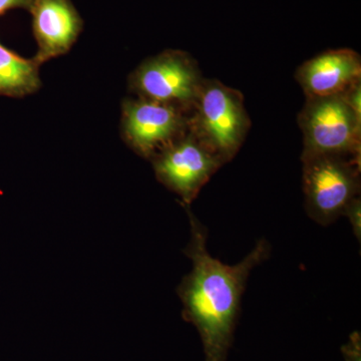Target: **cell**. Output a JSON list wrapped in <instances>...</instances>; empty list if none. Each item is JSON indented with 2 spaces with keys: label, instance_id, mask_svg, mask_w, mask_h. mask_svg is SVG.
I'll list each match as a JSON object with an SVG mask.
<instances>
[{
  "label": "cell",
  "instance_id": "obj_12",
  "mask_svg": "<svg viewBox=\"0 0 361 361\" xmlns=\"http://www.w3.org/2000/svg\"><path fill=\"white\" fill-rule=\"evenodd\" d=\"M345 361H361V336L360 331H355L349 336L348 341L341 348Z\"/></svg>",
  "mask_w": 361,
  "mask_h": 361
},
{
  "label": "cell",
  "instance_id": "obj_1",
  "mask_svg": "<svg viewBox=\"0 0 361 361\" xmlns=\"http://www.w3.org/2000/svg\"><path fill=\"white\" fill-rule=\"evenodd\" d=\"M183 207L190 224L184 254L192 261L191 271L177 288L183 318L199 332L205 361H226L234 341L247 282L252 271L269 259L272 247L268 240L260 239L239 263L225 264L208 250L206 226L190 206Z\"/></svg>",
  "mask_w": 361,
  "mask_h": 361
},
{
  "label": "cell",
  "instance_id": "obj_9",
  "mask_svg": "<svg viewBox=\"0 0 361 361\" xmlns=\"http://www.w3.org/2000/svg\"><path fill=\"white\" fill-rule=\"evenodd\" d=\"M295 78L306 97L344 94L360 82V54L348 49L323 52L299 66Z\"/></svg>",
  "mask_w": 361,
  "mask_h": 361
},
{
  "label": "cell",
  "instance_id": "obj_5",
  "mask_svg": "<svg viewBox=\"0 0 361 361\" xmlns=\"http://www.w3.org/2000/svg\"><path fill=\"white\" fill-rule=\"evenodd\" d=\"M203 80L190 54L166 51L144 61L133 73L130 84L142 99L173 104L191 113Z\"/></svg>",
  "mask_w": 361,
  "mask_h": 361
},
{
  "label": "cell",
  "instance_id": "obj_7",
  "mask_svg": "<svg viewBox=\"0 0 361 361\" xmlns=\"http://www.w3.org/2000/svg\"><path fill=\"white\" fill-rule=\"evenodd\" d=\"M173 104L142 99L123 104L122 130L125 141L135 153L152 160L189 129V118Z\"/></svg>",
  "mask_w": 361,
  "mask_h": 361
},
{
  "label": "cell",
  "instance_id": "obj_2",
  "mask_svg": "<svg viewBox=\"0 0 361 361\" xmlns=\"http://www.w3.org/2000/svg\"><path fill=\"white\" fill-rule=\"evenodd\" d=\"M250 126L239 90L219 80H203L191 110L189 129L223 165L237 155Z\"/></svg>",
  "mask_w": 361,
  "mask_h": 361
},
{
  "label": "cell",
  "instance_id": "obj_10",
  "mask_svg": "<svg viewBox=\"0 0 361 361\" xmlns=\"http://www.w3.org/2000/svg\"><path fill=\"white\" fill-rule=\"evenodd\" d=\"M39 66L0 44V96L21 97L33 94L42 85Z\"/></svg>",
  "mask_w": 361,
  "mask_h": 361
},
{
  "label": "cell",
  "instance_id": "obj_6",
  "mask_svg": "<svg viewBox=\"0 0 361 361\" xmlns=\"http://www.w3.org/2000/svg\"><path fill=\"white\" fill-rule=\"evenodd\" d=\"M151 161L157 179L180 197L183 206L191 205L223 166L190 129Z\"/></svg>",
  "mask_w": 361,
  "mask_h": 361
},
{
  "label": "cell",
  "instance_id": "obj_13",
  "mask_svg": "<svg viewBox=\"0 0 361 361\" xmlns=\"http://www.w3.org/2000/svg\"><path fill=\"white\" fill-rule=\"evenodd\" d=\"M343 94L351 110L355 114L356 118L361 121V84L360 82L351 85Z\"/></svg>",
  "mask_w": 361,
  "mask_h": 361
},
{
  "label": "cell",
  "instance_id": "obj_11",
  "mask_svg": "<svg viewBox=\"0 0 361 361\" xmlns=\"http://www.w3.org/2000/svg\"><path fill=\"white\" fill-rule=\"evenodd\" d=\"M343 216L348 217L358 243L361 241V200L360 197H356L349 203L344 211Z\"/></svg>",
  "mask_w": 361,
  "mask_h": 361
},
{
  "label": "cell",
  "instance_id": "obj_8",
  "mask_svg": "<svg viewBox=\"0 0 361 361\" xmlns=\"http://www.w3.org/2000/svg\"><path fill=\"white\" fill-rule=\"evenodd\" d=\"M27 9L39 45L33 58L37 65L70 51L84 25L71 0H30Z\"/></svg>",
  "mask_w": 361,
  "mask_h": 361
},
{
  "label": "cell",
  "instance_id": "obj_3",
  "mask_svg": "<svg viewBox=\"0 0 361 361\" xmlns=\"http://www.w3.org/2000/svg\"><path fill=\"white\" fill-rule=\"evenodd\" d=\"M301 161L306 212L317 224H332L360 196V161L332 155L301 156Z\"/></svg>",
  "mask_w": 361,
  "mask_h": 361
},
{
  "label": "cell",
  "instance_id": "obj_14",
  "mask_svg": "<svg viewBox=\"0 0 361 361\" xmlns=\"http://www.w3.org/2000/svg\"><path fill=\"white\" fill-rule=\"evenodd\" d=\"M30 0H0V16L16 8H26Z\"/></svg>",
  "mask_w": 361,
  "mask_h": 361
},
{
  "label": "cell",
  "instance_id": "obj_4",
  "mask_svg": "<svg viewBox=\"0 0 361 361\" xmlns=\"http://www.w3.org/2000/svg\"><path fill=\"white\" fill-rule=\"evenodd\" d=\"M298 123L304 135L302 155H332L360 161L361 121L343 94L307 97Z\"/></svg>",
  "mask_w": 361,
  "mask_h": 361
}]
</instances>
